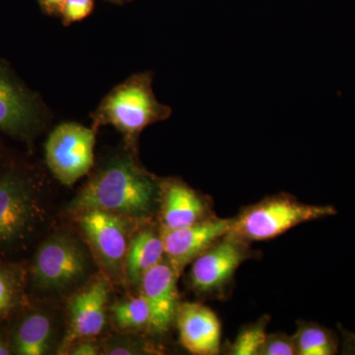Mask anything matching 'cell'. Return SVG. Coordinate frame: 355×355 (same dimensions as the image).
Listing matches in <instances>:
<instances>
[{"instance_id":"1","label":"cell","mask_w":355,"mask_h":355,"mask_svg":"<svg viewBox=\"0 0 355 355\" xmlns=\"http://www.w3.org/2000/svg\"><path fill=\"white\" fill-rule=\"evenodd\" d=\"M160 196V184L130 154L110 159L70 203L72 211L101 209L127 218H147Z\"/></svg>"},{"instance_id":"2","label":"cell","mask_w":355,"mask_h":355,"mask_svg":"<svg viewBox=\"0 0 355 355\" xmlns=\"http://www.w3.org/2000/svg\"><path fill=\"white\" fill-rule=\"evenodd\" d=\"M153 73L150 71L132 74L114 86L105 96L93 113V128L112 125L133 146L144 128L167 120L172 109L162 104L154 95Z\"/></svg>"},{"instance_id":"3","label":"cell","mask_w":355,"mask_h":355,"mask_svg":"<svg viewBox=\"0 0 355 355\" xmlns=\"http://www.w3.org/2000/svg\"><path fill=\"white\" fill-rule=\"evenodd\" d=\"M336 214L333 205H307L291 196H275L247 207L232 218L228 234L246 243L266 241L300 224Z\"/></svg>"},{"instance_id":"4","label":"cell","mask_w":355,"mask_h":355,"mask_svg":"<svg viewBox=\"0 0 355 355\" xmlns=\"http://www.w3.org/2000/svg\"><path fill=\"white\" fill-rule=\"evenodd\" d=\"M42 218L43 209L32 178L11 167L0 176V254L27 244Z\"/></svg>"},{"instance_id":"5","label":"cell","mask_w":355,"mask_h":355,"mask_svg":"<svg viewBox=\"0 0 355 355\" xmlns=\"http://www.w3.org/2000/svg\"><path fill=\"white\" fill-rule=\"evenodd\" d=\"M90 270L91 259L83 243L60 233L40 245L28 270V282L39 291H67L81 284Z\"/></svg>"},{"instance_id":"6","label":"cell","mask_w":355,"mask_h":355,"mask_svg":"<svg viewBox=\"0 0 355 355\" xmlns=\"http://www.w3.org/2000/svg\"><path fill=\"white\" fill-rule=\"evenodd\" d=\"M95 144V128L77 123H60L44 144L46 165L60 183L72 186L92 169Z\"/></svg>"},{"instance_id":"7","label":"cell","mask_w":355,"mask_h":355,"mask_svg":"<svg viewBox=\"0 0 355 355\" xmlns=\"http://www.w3.org/2000/svg\"><path fill=\"white\" fill-rule=\"evenodd\" d=\"M38 96L0 60V132L30 144L42 125Z\"/></svg>"},{"instance_id":"8","label":"cell","mask_w":355,"mask_h":355,"mask_svg":"<svg viewBox=\"0 0 355 355\" xmlns=\"http://www.w3.org/2000/svg\"><path fill=\"white\" fill-rule=\"evenodd\" d=\"M79 224L105 268L120 275L130 246L127 217L101 209L79 212Z\"/></svg>"},{"instance_id":"9","label":"cell","mask_w":355,"mask_h":355,"mask_svg":"<svg viewBox=\"0 0 355 355\" xmlns=\"http://www.w3.org/2000/svg\"><path fill=\"white\" fill-rule=\"evenodd\" d=\"M249 257L248 243L229 234L224 236L193 261L191 282L193 288L200 292L221 291Z\"/></svg>"},{"instance_id":"10","label":"cell","mask_w":355,"mask_h":355,"mask_svg":"<svg viewBox=\"0 0 355 355\" xmlns=\"http://www.w3.org/2000/svg\"><path fill=\"white\" fill-rule=\"evenodd\" d=\"M231 225L232 219L214 217L176 230L162 229L161 236L167 261L180 275L184 266L227 235Z\"/></svg>"},{"instance_id":"11","label":"cell","mask_w":355,"mask_h":355,"mask_svg":"<svg viewBox=\"0 0 355 355\" xmlns=\"http://www.w3.org/2000/svg\"><path fill=\"white\" fill-rule=\"evenodd\" d=\"M176 320L184 349L197 355L218 354L221 324L214 311L198 303H184L178 307Z\"/></svg>"},{"instance_id":"12","label":"cell","mask_w":355,"mask_h":355,"mask_svg":"<svg viewBox=\"0 0 355 355\" xmlns=\"http://www.w3.org/2000/svg\"><path fill=\"white\" fill-rule=\"evenodd\" d=\"M179 275L171 263L163 260L144 275L142 295L151 310L150 328L166 331L176 319L178 311L177 279Z\"/></svg>"},{"instance_id":"13","label":"cell","mask_w":355,"mask_h":355,"mask_svg":"<svg viewBox=\"0 0 355 355\" xmlns=\"http://www.w3.org/2000/svg\"><path fill=\"white\" fill-rule=\"evenodd\" d=\"M108 297V286L102 279L77 292L69 306V340H88L104 330Z\"/></svg>"},{"instance_id":"14","label":"cell","mask_w":355,"mask_h":355,"mask_svg":"<svg viewBox=\"0 0 355 355\" xmlns=\"http://www.w3.org/2000/svg\"><path fill=\"white\" fill-rule=\"evenodd\" d=\"M161 218L163 229L176 230L203 220L207 207L197 191L180 180L160 184Z\"/></svg>"},{"instance_id":"15","label":"cell","mask_w":355,"mask_h":355,"mask_svg":"<svg viewBox=\"0 0 355 355\" xmlns=\"http://www.w3.org/2000/svg\"><path fill=\"white\" fill-rule=\"evenodd\" d=\"M55 327L50 315L41 310L25 313L14 324L9 345L12 354L44 355L53 347Z\"/></svg>"},{"instance_id":"16","label":"cell","mask_w":355,"mask_h":355,"mask_svg":"<svg viewBox=\"0 0 355 355\" xmlns=\"http://www.w3.org/2000/svg\"><path fill=\"white\" fill-rule=\"evenodd\" d=\"M165 256L162 236L153 229H144L130 240L127 259L125 273L133 284L141 282L148 270L163 261Z\"/></svg>"},{"instance_id":"17","label":"cell","mask_w":355,"mask_h":355,"mask_svg":"<svg viewBox=\"0 0 355 355\" xmlns=\"http://www.w3.org/2000/svg\"><path fill=\"white\" fill-rule=\"evenodd\" d=\"M28 270L20 263L0 261V322L24 302Z\"/></svg>"},{"instance_id":"18","label":"cell","mask_w":355,"mask_h":355,"mask_svg":"<svg viewBox=\"0 0 355 355\" xmlns=\"http://www.w3.org/2000/svg\"><path fill=\"white\" fill-rule=\"evenodd\" d=\"M297 354L334 355L338 352V336L330 329L314 323H302L293 336Z\"/></svg>"},{"instance_id":"19","label":"cell","mask_w":355,"mask_h":355,"mask_svg":"<svg viewBox=\"0 0 355 355\" xmlns=\"http://www.w3.org/2000/svg\"><path fill=\"white\" fill-rule=\"evenodd\" d=\"M114 320L121 329L150 327L151 310L144 296L127 299L116 303L112 308Z\"/></svg>"},{"instance_id":"20","label":"cell","mask_w":355,"mask_h":355,"mask_svg":"<svg viewBox=\"0 0 355 355\" xmlns=\"http://www.w3.org/2000/svg\"><path fill=\"white\" fill-rule=\"evenodd\" d=\"M268 320H261L258 323L246 327L240 331L230 349V354L234 355H257L260 354L265 343L266 327Z\"/></svg>"},{"instance_id":"21","label":"cell","mask_w":355,"mask_h":355,"mask_svg":"<svg viewBox=\"0 0 355 355\" xmlns=\"http://www.w3.org/2000/svg\"><path fill=\"white\" fill-rule=\"evenodd\" d=\"M94 8L95 0H64L60 14L62 25L67 27L86 19Z\"/></svg>"},{"instance_id":"22","label":"cell","mask_w":355,"mask_h":355,"mask_svg":"<svg viewBox=\"0 0 355 355\" xmlns=\"http://www.w3.org/2000/svg\"><path fill=\"white\" fill-rule=\"evenodd\" d=\"M297 354L293 336L284 334L266 335L265 343L259 355H294Z\"/></svg>"},{"instance_id":"23","label":"cell","mask_w":355,"mask_h":355,"mask_svg":"<svg viewBox=\"0 0 355 355\" xmlns=\"http://www.w3.org/2000/svg\"><path fill=\"white\" fill-rule=\"evenodd\" d=\"M64 1V0H37L43 13L53 17H60Z\"/></svg>"},{"instance_id":"24","label":"cell","mask_w":355,"mask_h":355,"mask_svg":"<svg viewBox=\"0 0 355 355\" xmlns=\"http://www.w3.org/2000/svg\"><path fill=\"white\" fill-rule=\"evenodd\" d=\"M97 345L92 343H81L76 345L69 354L72 355H96L99 354Z\"/></svg>"},{"instance_id":"25","label":"cell","mask_w":355,"mask_h":355,"mask_svg":"<svg viewBox=\"0 0 355 355\" xmlns=\"http://www.w3.org/2000/svg\"><path fill=\"white\" fill-rule=\"evenodd\" d=\"M12 354L11 352L10 345L6 342L1 336H0V355H9Z\"/></svg>"},{"instance_id":"26","label":"cell","mask_w":355,"mask_h":355,"mask_svg":"<svg viewBox=\"0 0 355 355\" xmlns=\"http://www.w3.org/2000/svg\"><path fill=\"white\" fill-rule=\"evenodd\" d=\"M105 1L110 2V3L116 4V6H121V4H123L121 0H105Z\"/></svg>"},{"instance_id":"27","label":"cell","mask_w":355,"mask_h":355,"mask_svg":"<svg viewBox=\"0 0 355 355\" xmlns=\"http://www.w3.org/2000/svg\"><path fill=\"white\" fill-rule=\"evenodd\" d=\"M123 1V3H125V2H132L133 0H121Z\"/></svg>"}]
</instances>
